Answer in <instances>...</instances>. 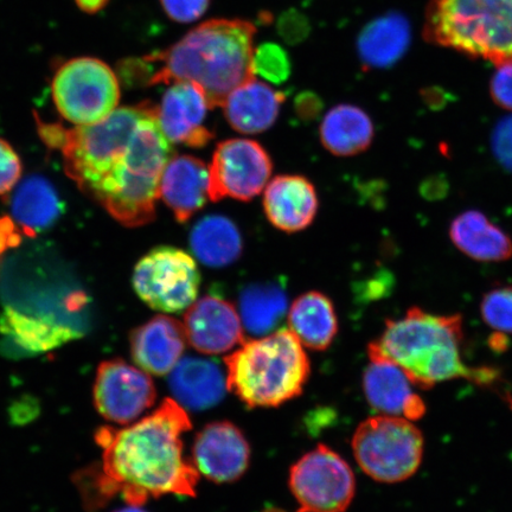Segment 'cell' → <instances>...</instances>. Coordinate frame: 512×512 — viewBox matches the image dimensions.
I'll use <instances>...</instances> for the list:
<instances>
[{"label": "cell", "mask_w": 512, "mask_h": 512, "mask_svg": "<svg viewBox=\"0 0 512 512\" xmlns=\"http://www.w3.org/2000/svg\"><path fill=\"white\" fill-rule=\"evenodd\" d=\"M265 512H286V511L279 510V509H268ZM298 512H302V511H298Z\"/></svg>", "instance_id": "f35d334b"}, {"label": "cell", "mask_w": 512, "mask_h": 512, "mask_svg": "<svg viewBox=\"0 0 512 512\" xmlns=\"http://www.w3.org/2000/svg\"><path fill=\"white\" fill-rule=\"evenodd\" d=\"M424 435L402 416L379 415L363 421L352 438V451L364 473L394 484L415 475L424 457Z\"/></svg>", "instance_id": "52a82bcc"}, {"label": "cell", "mask_w": 512, "mask_h": 512, "mask_svg": "<svg viewBox=\"0 0 512 512\" xmlns=\"http://www.w3.org/2000/svg\"><path fill=\"white\" fill-rule=\"evenodd\" d=\"M227 388L248 407H277L302 394L310 361L291 330L245 341L226 357Z\"/></svg>", "instance_id": "5b68a950"}, {"label": "cell", "mask_w": 512, "mask_h": 512, "mask_svg": "<svg viewBox=\"0 0 512 512\" xmlns=\"http://www.w3.org/2000/svg\"><path fill=\"white\" fill-rule=\"evenodd\" d=\"M370 364L364 371L363 390L369 405L383 415L421 419L425 402L413 392V383L395 363L380 355L369 354Z\"/></svg>", "instance_id": "2e32d148"}, {"label": "cell", "mask_w": 512, "mask_h": 512, "mask_svg": "<svg viewBox=\"0 0 512 512\" xmlns=\"http://www.w3.org/2000/svg\"><path fill=\"white\" fill-rule=\"evenodd\" d=\"M412 30L400 12H388L371 21L358 36L357 51L364 67H393L407 53Z\"/></svg>", "instance_id": "7402d4cb"}, {"label": "cell", "mask_w": 512, "mask_h": 512, "mask_svg": "<svg viewBox=\"0 0 512 512\" xmlns=\"http://www.w3.org/2000/svg\"><path fill=\"white\" fill-rule=\"evenodd\" d=\"M255 25L242 19H213L198 25L174 46L144 57L152 68L149 85L191 82L202 89L210 108L254 79Z\"/></svg>", "instance_id": "3957f363"}, {"label": "cell", "mask_w": 512, "mask_h": 512, "mask_svg": "<svg viewBox=\"0 0 512 512\" xmlns=\"http://www.w3.org/2000/svg\"><path fill=\"white\" fill-rule=\"evenodd\" d=\"M209 108L206 95L194 83H171L157 107L158 123L170 143L201 149L214 138L204 125Z\"/></svg>", "instance_id": "5bb4252c"}, {"label": "cell", "mask_w": 512, "mask_h": 512, "mask_svg": "<svg viewBox=\"0 0 512 512\" xmlns=\"http://www.w3.org/2000/svg\"><path fill=\"white\" fill-rule=\"evenodd\" d=\"M22 175V164L12 147L0 139V195L14 189Z\"/></svg>", "instance_id": "d6a6232c"}, {"label": "cell", "mask_w": 512, "mask_h": 512, "mask_svg": "<svg viewBox=\"0 0 512 512\" xmlns=\"http://www.w3.org/2000/svg\"><path fill=\"white\" fill-rule=\"evenodd\" d=\"M184 331L191 347L206 355H219L245 342L239 311L217 296H206L188 307Z\"/></svg>", "instance_id": "9a60e30c"}, {"label": "cell", "mask_w": 512, "mask_h": 512, "mask_svg": "<svg viewBox=\"0 0 512 512\" xmlns=\"http://www.w3.org/2000/svg\"><path fill=\"white\" fill-rule=\"evenodd\" d=\"M254 75L280 85L291 75V61L285 49L275 43H264L254 49Z\"/></svg>", "instance_id": "f546056e"}, {"label": "cell", "mask_w": 512, "mask_h": 512, "mask_svg": "<svg viewBox=\"0 0 512 512\" xmlns=\"http://www.w3.org/2000/svg\"><path fill=\"white\" fill-rule=\"evenodd\" d=\"M491 145L497 162L505 170L512 172V115L505 117L496 125Z\"/></svg>", "instance_id": "836d02e7"}, {"label": "cell", "mask_w": 512, "mask_h": 512, "mask_svg": "<svg viewBox=\"0 0 512 512\" xmlns=\"http://www.w3.org/2000/svg\"><path fill=\"white\" fill-rule=\"evenodd\" d=\"M424 36L473 59L512 62V0H431Z\"/></svg>", "instance_id": "8992f818"}, {"label": "cell", "mask_w": 512, "mask_h": 512, "mask_svg": "<svg viewBox=\"0 0 512 512\" xmlns=\"http://www.w3.org/2000/svg\"><path fill=\"white\" fill-rule=\"evenodd\" d=\"M19 241L21 239H19L14 224L8 219L0 220V254L9 247L17 245Z\"/></svg>", "instance_id": "d590c367"}, {"label": "cell", "mask_w": 512, "mask_h": 512, "mask_svg": "<svg viewBox=\"0 0 512 512\" xmlns=\"http://www.w3.org/2000/svg\"><path fill=\"white\" fill-rule=\"evenodd\" d=\"M0 334L27 354H40L79 337L80 331L59 320L25 315L5 306L0 313Z\"/></svg>", "instance_id": "603a6c76"}, {"label": "cell", "mask_w": 512, "mask_h": 512, "mask_svg": "<svg viewBox=\"0 0 512 512\" xmlns=\"http://www.w3.org/2000/svg\"><path fill=\"white\" fill-rule=\"evenodd\" d=\"M450 238L473 260L501 262L512 258L510 236L477 210L465 211L453 220Z\"/></svg>", "instance_id": "cb8c5ba5"}, {"label": "cell", "mask_w": 512, "mask_h": 512, "mask_svg": "<svg viewBox=\"0 0 512 512\" xmlns=\"http://www.w3.org/2000/svg\"><path fill=\"white\" fill-rule=\"evenodd\" d=\"M156 398L155 383L149 374L123 360L102 362L96 371L94 405L108 421L130 424L151 408Z\"/></svg>", "instance_id": "7c38bea8"}, {"label": "cell", "mask_w": 512, "mask_h": 512, "mask_svg": "<svg viewBox=\"0 0 512 512\" xmlns=\"http://www.w3.org/2000/svg\"><path fill=\"white\" fill-rule=\"evenodd\" d=\"M159 197L179 223L187 222L210 200L207 165L194 156L170 158L160 179Z\"/></svg>", "instance_id": "ac0fdd59"}, {"label": "cell", "mask_w": 512, "mask_h": 512, "mask_svg": "<svg viewBox=\"0 0 512 512\" xmlns=\"http://www.w3.org/2000/svg\"><path fill=\"white\" fill-rule=\"evenodd\" d=\"M11 209L19 226L32 236L53 226L59 219L62 204L47 179L32 176L19 185Z\"/></svg>", "instance_id": "f1b7e54d"}, {"label": "cell", "mask_w": 512, "mask_h": 512, "mask_svg": "<svg viewBox=\"0 0 512 512\" xmlns=\"http://www.w3.org/2000/svg\"><path fill=\"white\" fill-rule=\"evenodd\" d=\"M288 324L300 343L317 351L328 349L338 331L334 304L317 291L307 292L294 300L288 310Z\"/></svg>", "instance_id": "d4e9b609"}, {"label": "cell", "mask_w": 512, "mask_h": 512, "mask_svg": "<svg viewBox=\"0 0 512 512\" xmlns=\"http://www.w3.org/2000/svg\"><path fill=\"white\" fill-rule=\"evenodd\" d=\"M191 426L185 409L166 399L124 430L100 428L95 440L104 450L101 467L83 471L78 479L87 508H100L117 495L136 507L165 495L195 496L200 472L184 458L182 439Z\"/></svg>", "instance_id": "7a4b0ae2"}, {"label": "cell", "mask_w": 512, "mask_h": 512, "mask_svg": "<svg viewBox=\"0 0 512 512\" xmlns=\"http://www.w3.org/2000/svg\"><path fill=\"white\" fill-rule=\"evenodd\" d=\"M75 3L81 11L89 15H95L104 10L110 0H75Z\"/></svg>", "instance_id": "8d00e7d4"}, {"label": "cell", "mask_w": 512, "mask_h": 512, "mask_svg": "<svg viewBox=\"0 0 512 512\" xmlns=\"http://www.w3.org/2000/svg\"><path fill=\"white\" fill-rule=\"evenodd\" d=\"M192 458L197 471L211 482L232 483L248 469L251 447L232 422H213L197 434Z\"/></svg>", "instance_id": "4fadbf2b"}, {"label": "cell", "mask_w": 512, "mask_h": 512, "mask_svg": "<svg viewBox=\"0 0 512 512\" xmlns=\"http://www.w3.org/2000/svg\"><path fill=\"white\" fill-rule=\"evenodd\" d=\"M201 274L196 261L182 249L157 247L134 268L133 287L151 309L164 313L187 310L196 302Z\"/></svg>", "instance_id": "9c48e42d"}, {"label": "cell", "mask_w": 512, "mask_h": 512, "mask_svg": "<svg viewBox=\"0 0 512 512\" xmlns=\"http://www.w3.org/2000/svg\"><path fill=\"white\" fill-rule=\"evenodd\" d=\"M374 124L362 108L338 105L325 115L320 139L332 155L350 157L368 150L374 139Z\"/></svg>", "instance_id": "484cf974"}, {"label": "cell", "mask_w": 512, "mask_h": 512, "mask_svg": "<svg viewBox=\"0 0 512 512\" xmlns=\"http://www.w3.org/2000/svg\"><path fill=\"white\" fill-rule=\"evenodd\" d=\"M284 101L283 92L254 78L235 88L222 107L235 131L258 134L273 126Z\"/></svg>", "instance_id": "ffe728a7"}, {"label": "cell", "mask_w": 512, "mask_h": 512, "mask_svg": "<svg viewBox=\"0 0 512 512\" xmlns=\"http://www.w3.org/2000/svg\"><path fill=\"white\" fill-rule=\"evenodd\" d=\"M511 407H512V401H511Z\"/></svg>", "instance_id": "ab89813d"}, {"label": "cell", "mask_w": 512, "mask_h": 512, "mask_svg": "<svg viewBox=\"0 0 512 512\" xmlns=\"http://www.w3.org/2000/svg\"><path fill=\"white\" fill-rule=\"evenodd\" d=\"M190 247L202 264L224 267L240 258L243 243L240 230L232 220L221 215H210L192 228Z\"/></svg>", "instance_id": "4316f807"}, {"label": "cell", "mask_w": 512, "mask_h": 512, "mask_svg": "<svg viewBox=\"0 0 512 512\" xmlns=\"http://www.w3.org/2000/svg\"><path fill=\"white\" fill-rule=\"evenodd\" d=\"M290 486L302 512H344L354 499V472L325 445L292 466Z\"/></svg>", "instance_id": "30bf717a"}, {"label": "cell", "mask_w": 512, "mask_h": 512, "mask_svg": "<svg viewBox=\"0 0 512 512\" xmlns=\"http://www.w3.org/2000/svg\"><path fill=\"white\" fill-rule=\"evenodd\" d=\"M264 209L268 221L286 233L309 227L318 211V196L309 179L283 175L267 185Z\"/></svg>", "instance_id": "d6986e66"}, {"label": "cell", "mask_w": 512, "mask_h": 512, "mask_svg": "<svg viewBox=\"0 0 512 512\" xmlns=\"http://www.w3.org/2000/svg\"><path fill=\"white\" fill-rule=\"evenodd\" d=\"M51 89L62 117L78 126L99 123L117 110L120 100L117 75L94 57H78L62 64Z\"/></svg>", "instance_id": "ba28073f"}, {"label": "cell", "mask_w": 512, "mask_h": 512, "mask_svg": "<svg viewBox=\"0 0 512 512\" xmlns=\"http://www.w3.org/2000/svg\"><path fill=\"white\" fill-rule=\"evenodd\" d=\"M165 14L178 23H191L206 14L210 0H160Z\"/></svg>", "instance_id": "1f68e13d"}, {"label": "cell", "mask_w": 512, "mask_h": 512, "mask_svg": "<svg viewBox=\"0 0 512 512\" xmlns=\"http://www.w3.org/2000/svg\"><path fill=\"white\" fill-rule=\"evenodd\" d=\"M463 339L462 316H437L412 307L405 317L387 320L381 337L369 344L368 354L388 358L421 389L457 379L479 386L496 382L498 370L464 363L460 352Z\"/></svg>", "instance_id": "277c9868"}, {"label": "cell", "mask_w": 512, "mask_h": 512, "mask_svg": "<svg viewBox=\"0 0 512 512\" xmlns=\"http://www.w3.org/2000/svg\"><path fill=\"white\" fill-rule=\"evenodd\" d=\"M41 133L61 150L67 175L114 220L128 228L155 220L160 179L172 153L157 107H121L93 125H41Z\"/></svg>", "instance_id": "6da1fadb"}, {"label": "cell", "mask_w": 512, "mask_h": 512, "mask_svg": "<svg viewBox=\"0 0 512 512\" xmlns=\"http://www.w3.org/2000/svg\"><path fill=\"white\" fill-rule=\"evenodd\" d=\"M272 160L251 139L224 140L216 146L209 166V196L213 202L233 198L251 201L261 194L272 175Z\"/></svg>", "instance_id": "8fae6325"}, {"label": "cell", "mask_w": 512, "mask_h": 512, "mask_svg": "<svg viewBox=\"0 0 512 512\" xmlns=\"http://www.w3.org/2000/svg\"><path fill=\"white\" fill-rule=\"evenodd\" d=\"M490 92L496 105L512 112V62L498 67L492 76Z\"/></svg>", "instance_id": "e575fe53"}, {"label": "cell", "mask_w": 512, "mask_h": 512, "mask_svg": "<svg viewBox=\"0 0 512 512\" xmlns=\"http://www.w3.org/2000/svg\"><path fill=\"white\" fill-rule=\"evenodd\" d=\"M288 311L284 284L262 283L249 285L239 298V315L249 335L264 337L272 334L283 322Z\"/></svg>", "instance_id": "83f0119b"}, {"label": "cell", "mask_w": 512, "mask_h": 512, "mask_svg": "<svg viewBox=\"0 0 512 512\" xmlns=\"http://www.w3.org/2000/svg\"><path fill=\"white\" fill-rule=\"evenodd\" d=\"M113 512H147L142 507H136V505H128L126 508H121Z\"/></svg>", "instance_id": "74e56055"}, {"label": "cell", "mask_w": 512, "mask_h": 512, "mask_svg": "<svg viewBox=\"0 0 512 512\" xmlns=\"http://www.w3.org/2000/svg\"><path fill=\"white\" fill-rule=\"evenodd\" d=\"M184 326L168 316H157L132 331L131 355L146 373L162 376L171 373L187 344Z\"/></svg>", "instance_id": "e0dca14e"}, {"label": "cell", "mask_w": 512, "mask_h": 512, "mask_svg": "<svg viewBox=\"0 0 512 512\" xmlns=\"http://www.w3.org/2000/svg\"><path fill=\"white\" fill-rule=\"evenodd\" d=\"M170 389L175 401L183 408L203 411L216 406L228 388L222 370L215 362L185 357L171 371Z\"/></svg>", "instance_id": "44dd1931"}, {"label": "cell", "mask_w": 512, "mask_h": 512, "mask_svg": "<svg viewBox=\"0 0 512 512\" xmlns=\"http://www.w3.org/2000/svg\"><path fill=\"white\" fill-rule=\"evenodd\" d=\"M480 313L491 329L499 334H512V286L492 288L485 293Z\"/></svg>", "instance_id": "4dcf8cb0"}]
</instances>
